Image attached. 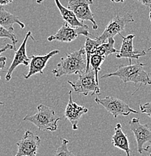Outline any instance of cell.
Returning a JSON list of instances; mask_svg holds the SVG:
<instances>
[{
  "mask_svg": "<svg viewBox=\"0 0 151 156\" xmlns=\"http://www.w3.org/2000/svg\"><path fill=\"white\" fill-rule=\"evenodd\" d=\"M95 101L105 107L114 118H117L119 116H128L131 113H138L137 110H133L123 101L117 98L107 96L104 98H99L97 97L95 98Z\"/></svg>",
  "mask_w": 151,
  "mask_h": 156,
  "instance_id": "cell-6",
  "label": "cell"
},
{
  "mask_svg": "<svg viewBox=\"0 0 151 156\" xmlns=\"http://www.w3.org/2000/svg\"><path fill=\"white\" fill-rule=\"evenodd\" d=\"M40 144L39 136L27 130L22 139L17 143V152L14 156H36Z\"/></svg>",
  "mask_w": 151,
  "mask_h": 156,
  "instance_id": "cell-8",
  "label": "cell"
},
{
  "mask_svg": "<svg viewBox=\"0 0 151 156\" xmlns=\"http://www.w3.org/2000/svg\"><path fill=\"white\" fill-rule=\"evenodd\" d=\"M69 143V141L68 140L64 139V138L62 139L61 145L56 149L54 156H77L72 153L70 150H69V149H68Z\"/></svg>",
  "mask_w": 151,
  "mask_h": 156,
  "instance_id": "cell-21",
  "label": "cell"
},
{
  "mask_svg": "<svg viewBox=\"0 0 151 156\" xmlns=\"http://www.w3.org/2000/svg\"><path fill=\"white\" fill-rule=\"evenodd\" d=\"M114 38H109L106 42L102 43L98 47L95 53L105 58H107L108 56L113 54V53H118L120 50H117L114 48Z\"/></svg>",
  "mask_w": 151,
  "mask_h": 156,
  "instance_id": "cell-19",
  "label": "cell"
},
{
  "mask_svg": "<svg viewBox=\"0 0 151 156\" xmlns=\"http://www.w3.org/2000/svg\"><path fill=\"white\" fill-rule=\"evenodd\" d=\"M59 53V50H54L50 51V53L43 56H35L32 55L31 56V60L30 62V68L27 74L24 75L25 79H29L32 75L36 74H43L44 68L46 67V65L48 63V60L50 58L53 57L54 55L58 54Z\"/></svg>",
  "mask_w": 151,
  "mask_h": 156,
  "instance_id": "cell-14",
  "label": "cell"
},
{
  "mask_svg": "<svg viewBox=\"0 0 151 156\" xmlns=\"http://www.w3.org/2000/svg\"><path fill=\"white\" fill-rule=\"evenodd\" d=\"M105 57L104 56H100V55L95 54L92 55L90 57V66H91V68L95 72V76L96 81L99 83V77H98V73L99 71L101 70V66L103 63V62L105 61Z\"/></svg>",
  "mask_w": 151,
  "mask_h": 156,
  "instance_id": "cell-20",
  "label": "cell"
},
{
  "mask_svg": "<svg viewBox=\"0 0 151 156\" xmlns=\"http://www.w3.org/2000/svg\"><path fill=\"white\" fill-rule=\"evenodd\" d=\"M18 24L22 29L25 28V24L19 20V17L5 10L3 6L0 7V25L8 30L14 32V25Z\"/></svg>",
  "mask_w": 151,
  "mask_h": 156,
  "instance_id": "cell-17",
  "label": "cell"
},
{
  "mask_svg": "<svg viewBox=\"0 0 151 156\" xmlns=\"http://www.w3.org/2000/svg\"><path fill=\"white\" fill-rule=\"evenodd\" d=\"M145 64L137 62L135 64H129V66H119L115 72L108 73L102 76L101 78L117 77L125 84L132 82L135 84L142 83L144 85H150L151 77L147 71H144Z\"/></svg>",
  "mask_w": 151,
  "mask_h": 156,
  "instance_id": "cell-2",
  "label": "cell"
},
{
  "mask_svg": "<svg viewBox=\"0 0 151 156\" xmlns=\"http://www.w3.org/2000/svg\"><path fill=\"white\" fill-rule=\"evenodd\" d=\"M101 42L96 38L95 39H91L89 37H86L85 44H84V50L86 53V60H87V69L86 71L90 69V61L92 55L96 53L98 47L99 46Z\"/></svg>",
  "mask_w": 151,
  "mask_h": 156,
  "instance_id": "cell-18",
  "label": "cell"
},
{
  "mask_svg": "<svg viewBox=\"0 0 151 156\" xmlns=\"http://www.w3.org/2000/svg\"><path fill=\"white\" fill-rule=\"evenodd\" d=\"M69 98L65 110L64 116L66 119L69 120L72 126L73 130H77L78 128V122L83 115L86 114L88 112V109L84 106H80L76 102L74 101L71 95V91L69 92Z\"/></svg>",
  "mask_w": 151,
  "mask_h": 156,
  "instance_id": "cell-13",
  "label": "cell"
},
{
  "mask_svg": "<svg viewBox=\"0 0 151 156\" xmlns=\"http://www.w3.org/2000/svg\"><path fill=\"white\" fill-rule=\"evenodd\" d=\"M56 3V7L59 9V13L62 18L64 20L65 23L70 25L72 27H86L87 25L84 23V22L81 21L80 20L77 19L75 14H74L72 11L69 10L67 8H65L63 5L61 4L59 0H54Z\"/></svg>",
  "mask_w": 151,
  "mask_h": 156,
  "instance_id": "cell-16",
  "label": "cell"
},
{
  "mask_svg": "<svg viewBox=\"0 0 151 156\" xmlns=\"http://www.w3.org/2000/svg\"><path fill=\"white\" fill-rule=\"evenodd\" d=\"M134 21L135 20L131 13H126L123 17L117 15L108 23L102 35L96 38L99 41L101 44L105 43L109 38H113L115 35L120 34L121 32L125 30L126 24L133 23Z\"/></svg>",
  "mask_w": 151,
  "mask_h": 156,
  "instance_id": "cell-5",
  "label": "cell"
},
{
  "mask_svg": "<svg viewBox=\"0 0 151 156\" xmlns=\"http://www.w3.org/2000/svg\"><path fill=\"white\" fill-rule=\"evenodd\" d=\"M2 38L10 39L11 41H12L13 45L16 48V44L17 43L18 40H17V37H16L15 34L14 33V32H11V31L8 30L5 27H3L2 25H0V38Z\"/></svg>",
  "mask_w": 151,
  "mask_h": 156,
  "instance_id": "cell-22",
  "label": "cell"
},
{
  "mask_svg": "<svg viewBox=\"0 0 151 156\" xmlns=\"http://www.w3.org/2000/svg\"><path fill=\"white\" fill-rule=\"evenodd\" d=\"M125 0H111V2H123Z\"/></svg>",
  "mask_w": 151,
  "mask_h": 156,
  "instance_id": "cell-29",
  "label": "cell"
},
{
  "mask_svg": "<svg viewBox=\"0 0 151 156\" xmlns=\"http://www.w3.org/2000/svg\"><path fill=\"white\" fill-rule=\"evenodd\" d=\"M30 37L33 41H35V38L32 37L31 31H29L27 33V35H26L25 38L23 41V43L21 44L20 48H19L18 50H16L12 62H11L10 67L8 69L7 74L5 75L6 81L10 80L11 75H12V73L14 72V69L17 66H20V65H23L24 66H28L30 65L31 57H29L27 54V42Z\"/></svg>",
  "mask_w": 151,
  "mask_h": 156,
  "instance_id": "cell-11",
  "label": "cell"
},
{
  "mask_svg": "<svg viewBox=\"0 0 151 156\" xmlns=\"http://www.w3.org/2000/svg\"><path fill=\"white\" fill-rule=\"evenodd\" d=\"M5 64H6V61L0 62V71L2 70L3 68L5 67ZM0 80H1V76H0Z\"/></svg>",
  "mask_w": 151,
  "mask_h": 156,
  "instance_id": "cell-27",
  "label": "cell"
},
{
  "mask_svg": "<svg viewBox=\"0 0 151 156\" xmlns=\"http://www.w3.org/2000/svg\"><path fill=\"white\" fill-rule=\"evenodd\" d=\"M68 83L70 84L74 92L84 96H87L90 93L92 95L94 94L99 95L101 94L99 83L95 79V72L91 68L86 71L84 74L79 75L78 79L75 82L68 81Z\"/></svg>",
  "mask_w": 151,
  "mask_h": 156,
  "instance_id": "cell-4",
  "label": "cell"
},
{
  "mask_svg": "<svg viewBox=\"0 0 151 156\" xmlns=\"http://www.w3.org/2000/svg\"><path fill=\"white\" fill-rule=\"evenodd\" d=\"M147 156H150V155H147Z\"/></svg>",
  "mask_w": 151,
  "mask_h": 156,
  "instance_id": "cell-33",
  "label": "cell"
},
{
  "mask_svg": "<svg viewBox=\"0 0 151 156\" xmlns=\"http://www.w3.org/2000/svg\"><path fill=\"white\" fill-rule=\"evenodd\" d=\"M135 1H138L143 5L148 7L151 11V0H135Z\"/></svg>",
  "mask_w": 151,
  "mask_h": 156,
  "instance_id": "cell-25",
  "label": "cell"
},
{
  "mask_svg": "<svg viewBox=\"0 0 151 156\" xmlns=\"http://www.w3.org/2000/svg\"><path fill=\"white\" fill-rule=\"evenodd\" d=\"M128 125L137 141L138 152L142 154L144 144L147 142L151 144V127L149 124H141L138 118L131 119Z\"/></svg>",
  "mask_w": 151,
  "mask_h": 156,
  "instance_id": "cell-10",
  "label": "cell"
},
{
  "mask_svg": "<svg viewBox=\"0 0 151 156\" xmlns=\"http://www.w3.org/2000/svg\"><path fill=\"white\" fill-rule=\"evenodd\" d=\"M44 1H45V0H36V2L38 3V4H41V3Z\"/></svg>",
  "mask_w": 151,
  "mask_h": 156,
  "instance_id": "cell-30",
  "label": "cell"
},
{
  "mask_svg": "<svg viewBox=\"0 0 151 156\" xmlns=\"http://www.w3.org/2000/svg\"><path fill=\"white\" fill-rule=\"evenodd\" d=\"M7 50H16V48L13 44H7L6 45H5L2 48H0V56H1L2 53L3 52L6 51ZM7 58L5 57V56H0V62H4L6 61Z\"/></svg>",
  "mask_w": 151,
  "mask_h": 156,
  "instance_id": "cell-24",
  "label": "cell"
},
{
  "mask_svg": "<svg viewBox=\"0 0 151 156\" xmlns=\"http://www.w3.org/2000/svg\"><path fill=\"white\" fill-rule=\"evenodd\" d=\"M150 23H151V11L150 12ZM149 50H151V48H149Z\"/></svg>",
  "mask_w": 151,
  "mask_h": 156,
  "instance_id": "cell-31",
  "label": "cell"
},
{
  "mask_svg": "<svg viewBox=\"0 0 151 156\" xmlns=\"http://www.w3.org/2000/svg\"><path fill=\"white\" fill-rule=\"evenodd\" d=\"M59 120L60 118L56 116L53 109L44 105H39L37 107V112L35 114L27 115L23 118V121L30 122L40 131L51 132L57 130V123Z\"/></svg>",
  "mask_w": 151,
  "mask_h": 156,
  "instance_id": "cell-3",
  "label": "cell"
},
{
  "mask_svg": "<svg viewBox=\"0 0 151 156\" xmlns=\"http://www.w3.org/2000/svg\"><path fill=\"white\" fill-rule=\"evenodd\" d=\"M14 0H0V7L12 3Z\"/></svg>",
  "mask_w": 151,
  "mask_h": 156,
  "instance_id": "cell-26",
  "label": "cell"
},
{
  "mask_svg": "<svg viewBox=\"0 0 151 156\" xmlns=\"http://www.w3.org/2000/svg\"><path fill=\"white\" fill-rule=\"evenodd\" d=\"M0 105H2V106H3V105H4V103H3V102L1 100H0Z\"/></svg>",
  "mask_w": 151,
  "mask_h": 156,
  "instance_id": "cell-32",
  "label": "cell"
},
{
  "mask_svg": "<svg viewBox=\"0 0 151 156\" xmlns=\"http://www.w3.org/2000/svg\"><path fill=\"white\" fill-rule=\"evenodd\" d=\"M85 57L86 53L84 48L66 54L65 57L61 58L60 62L53 69L52 73L56 78L71 74L81 75L86 72L87 69V60Z\"/></svg>",
  "mask_w": 151,
  "mask_h": 156,
  "instance_id": "cell-1",
  "label": "cell"
},
{
  "mask_svg": "<svg viewBox=\"0 0 151 156\" xmlns=\"http://www.w3.org/2000/svg\"><path fill=\"white\" fill-rule=\"evenodd\" d=\"M144 150H145L146 152H149L150 155L151 156V144L149 146H147L146 148H144Z\"/></svg>",
  "mask_w": 151,
  "mask_h": 156,
  "instance_id": "cell-28",
  "label": "cell"
},
{
  "mask_svg": "<svg viewBox=\"0 0 151 156\" xmlns=\"http://www.w3.org/2000/svg\"><path fill=\"white\" fill-rule=\"evenodd\" d=\"M112 144L117 148H119L126 153V155L130 156L131 149L129 148V142L127 136L122 129L120 123H117L114 128V134L112 136Z\"/></svg>",
  "mask_w": 151,
  "mask_h": 156,
  "instance_id": "cell-15",
  "label": "cell"
},
{
  "mask_svg": "<svg viewBox=\"0 0 151 156\" xmlns=\"http://www.w3.org/2000/svg\"><path fill=\"white\" fill-rule=\"evenodd\" d=\"M120 36L123 38L121 48L118 54L116 55L117 58H129V64H131V58L138 59L141 56H144L147 55L145 50H134L133 47V39L135 35L133 34L127 35V36H123L119 34Z\"/></svg>",
  "mask_w": 151,
  "mask_h": 156,
  "instance_id": "cell-12",
  "label": "cell"
},
{
  "mask_svg": "<svg viewBox=\"0 0 151 156\" xmlns=\"http://www.w3.org/2000/svg\"><path fill=\"white\" fill-rule=\"evenodd\" d=\"M140 110L142 113H145L151 118V102L140 105Z\"/></svg>",
  "mask_w": 151,
  "mask_h": 156,
  "instance_id": "cell-23",
  "label": "cell"
},
{
  "mask_svg": "<svg viewBox=\"0 0 151 156\" xmlns=\"http://www.w3.org/2000/svg\"><path fill=\"white\" fill-rule=\"evenodd\" d=\"M92 3V0H69L68 9L72 11L77 19L82 22L84 20L92 22V28L95 30L99 28V27L94 19L93 14L90 10V5Z\"/></svg>",
  "mask_w": 151,
  "mask_h": 156,
  "instance_id": "cell-9",
  "label": "cell"
},
{
  "mask_svg": "<svg viewBox=\"0 0 151 156\" xmlns=\"http://www.w3.org/2000/svg\"><path fill=\"white\" fill-rule=\"evenodd\" d=\"M80 35H84L86 37L90 36L91 34L89 32L88 27H72L66 23H64L56 34L48 37V41H59L61 42L69 43L78 38Z\"/></svg>",
  "mask_w": 151,
  "mask_h": 156,
  "instance_id": "cell-7",
  "label": "cell"
}]
</instances>
